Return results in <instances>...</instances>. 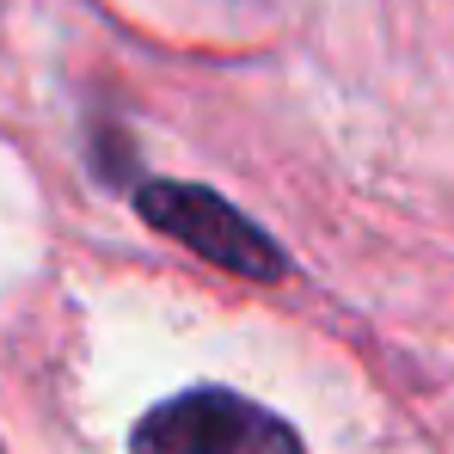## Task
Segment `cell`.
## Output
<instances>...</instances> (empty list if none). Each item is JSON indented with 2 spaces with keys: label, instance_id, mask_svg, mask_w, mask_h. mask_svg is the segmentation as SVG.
I'll use <instances>...</instances> for the list:
<instances>
[{
  "label": "cell",
  "instance_id": "obj_1",
  "mask_svg": "<svg viewBox=\"0 0 454 454\" xmlns=\"http://www.w3.org/2000/svg\"><path fill=\"white\" fill-rule=\"evenodd\" d=\"M136 454H307V449L277 411H264L227 387H191V393L153 405L136 424Z\"/></svg>",
  "mask_w": 454,
  "mask_h": 454
},
{
  "label": "cell",
  "instance_id": "obj_2",
  "mask_svg": "<svg viewBox=\"0 0 454 454\" xmlns=\"http://www.w3.org/2000/svg\"><path fill=\"white\" fill-rule=\"evenodd\" d=\"M142 215L160 233H172L178 246H191L197 258L222 264L233 277H252V283H277L289 270L283 246L264 233L258 222H246L227 197L203 191V184H172V178H153L142 184Z\"/></svg>",
  "mask_w": 454,
  "mask_h": 454
}]
</instances>
